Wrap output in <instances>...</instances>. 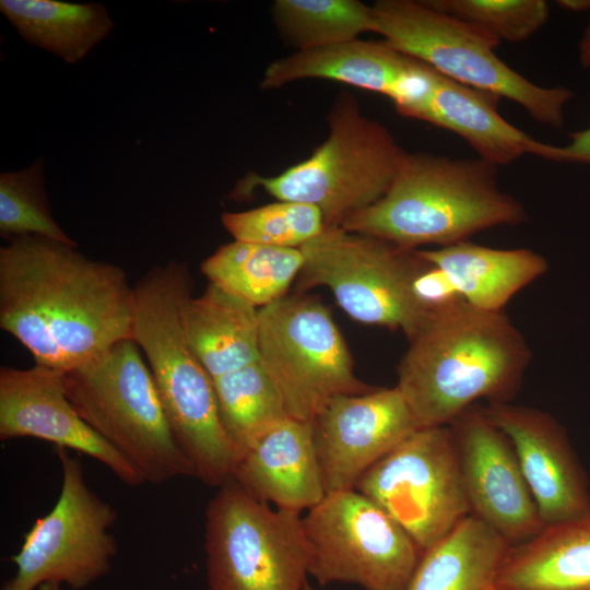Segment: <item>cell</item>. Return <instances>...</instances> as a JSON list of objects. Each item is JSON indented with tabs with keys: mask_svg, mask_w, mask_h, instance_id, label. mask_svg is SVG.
Masks as SVG:
<instances>
[{
	"mask_svg": "<svg viewBox=\"0 0 590 590\" xmlns=\"http://www.w3.org/2000/svg\"><path fill=\"white\" fill-rule=\"evenodd\" d=\"M311 427L327 493L355 488L376 462L418 428L397 387L334 397Z\"/></svg>",
	"mask_w": 590,
	"mask_h": 590,
	"instance_id": "9a60e30c",
	"label": "cell"
},
{
	"mask_svg": "<svg viewBox=\"0 0 590 590\" xmlns=\"http://www.w3.org/2000/svg\"><path fill=\"white\" fill-rule=\"evenodd\" d=\"M299 291L326 286L352 319L400 330L410 339L433 315L420 299L416 282L429 262L374 236L326 226L303 245Z\"/></svg>",
	"mask_w": 590,
	"mask_h": 590,
	"instance_id": "52a82bcc",
	"label": "cell"
},
{
	"mask_svg": "<svg viewBox=\"0 0 590 590\" xmlns=\"http://www.w3.org/2000/svg\"><path fill=\"white\" fill-rule=\"evenodd\" d=\"M37 438L84 453L108 468L123 484L145 483L138 469L76 412L63 373L35 364L0 368V439Z\"/></svg>",
	"mask_w": 590,
	"mask_h": 590,
	"instance_id": "2e32d148",
	"label": "cell"
},
{
	"mask_svg": "<svg viewBox=\"0 0 590 590\" xmlns=\"http://www.w3.org/2000/svg\"><path fill=\"white\" fill-rule=\"evenodd\" d=\"M303 263L299 248L233 240L204 259L201 272L209 283L262 308L287 295Z\"/></svg>",
	"mask_w": 590,
	"mask_h": 590,
	"instance_id": "484cf974",
	"label": "cell"
},
{
	"mask_svg": "<svg viewBox=\"0 0 590 590\" xmlns=\"http://www.w3.org/2000/svg\"><path fill=\"white\" fill-rule=\"evenodd\" d=\"M134 291L118 266L42 236L0 248V327L61 373L132 339Z\"/></svg>",
	"mask_w": 590,
	"mask_h": 590,
	"instance_id": "6da1fadb",
	"label": "cell"
},
{
	"mask_svg": "<svg viewBox=\"0 0 590 590\" xmlns=\"http://www.w3.org/2000/svg\"><path fill=\"white\" fill-rule=\"evenodd\" d=\"M484 408L512 442L544 523L590 516L587 479L558 421L541 409L510 402Z\"/></svg>",
	"mask_w": 590,
	"mask_h": 590,
	"instance_id": "ac0fdd59",
	"label": "cell"
},
{
	"mask_svg": "<svg viewBox=\"0 0 590 590\" xmlns=\"http://www.w3.org/2000/svg\"><path fill=\"white\" fill-rule=\"evenodd\" d=\"M0 11L24 40L68 63L82 60L114 27L99 3L1 0Z\"/></svg>",
	"mask_w": 590,
	"mask_h": 590,
	"instance_id": "d4e9b609",
	"label": "cell"
},
{
	"mask_svg": "<svg viewBox=\"0 0 590 590\" xmlns=\"http://www.w3.org/2000/svg\"><path fill=\"white\" fill-rule=\"evenodd\" d=\"M496 590H590V516L545 524L510 545Z\"/></svg>",
	"mask_w": 590,
	"mask_h": 590,
	"instance_id": "7402d4cb",
	"label": "cell"
},
{
	"mask_svg": "<svg viewBox=\"0 0 590 590\" xmlns=\"http://www.w3.org/2000/svg\"><path fill=\"white\" fill-rule=\"evenodd\" d=\"M57 453L62 472L58 500L25 534L12 557L16 571L2 590H37L45 583L81 590L111 569L117 511L88 486L79 457L63 448Z\"/></svg>",
	"mask_w": 590,
	"mask_h": 590,
	"instance_id": "7c38bea8",
	"label": "cell"
},
{
	"mask_svg": "<svg viewBox=\"0 0 590 590\" xmlns=\"http://www.w3.org/2000/svg\"><path fill=\"white\" fill-rule=\"evenodd\" d=\"M436 72L386 40L357 38L274 60L267 67L260 87L279 88L305 79L332 80L382 94L400 115L410 118L430 92Z\"/></svg>",
	"mask_w": 590,
	"mask_h": 590,
	"instance_id": "e0dca14e",
	"label": "cell"
},
{
	"mask_svg": "<svg viewBox=\"0 0 590 590\" xmlns=\"http://www.w3.org/2000/svg\"><path fill=\"white\" fill-rule=\"evenodd\" d=\"M496 42L520 43L536 33L548 17L544 0H422Z\"/></svg>",
	"mask_w": 590,
	"mask_h": 590,
	"instance_id": "4dcf8cb0",
	"label": "cell"
},
{
	"mask_svg": "<svg viewBox=\"0 0 590 590\" xmlns=\"http://www.w3.org/2000/svg\"><path fill=\"white\" fill-rule=\"evenodd\" d=\"M271 17L281 37L296 51L376 33L373 7L358 0H275Z\"/></svg>",
	"mask_w": 590,
	"mask_h": 590,
	"instance_id": "83f0119b",
	"label": "cell"
},
{
	"mask_svg": "<svg viewBox=\"0 0 590 590\" xmlns=\"http://www.w3.org/2000/svg\"><path fill=\"white\" fill-rule=\"evenodd\" d=\"M185 262L152 268L133 286L132 339L143 351L176 440L200 470L233 453L220 420L213 379L189 347L179 308L192 293Z\"/></svg>",
	"mask_w": 590,
	"mask_h": 590,
	"instance_id": "277c9868",
	"label": "cell"
},
{
	"mask_svg": "<svg viewBox=\"0 0 590 590\" xmlns=\"http://www.w3.org/2000/svg\"><path fill=\"white\" fill-rule=\"evenodd\" d=\"M209 590H304L308 548L302 514L273 508L232 477L204 514Z\"/></svg>",
	"mask_w": 590,
	"mask_h": 590,
	"instance_id": "9c48e42d",
	"label": "cell"
},
{
	"mask_svg": "<svg viewBox=\"0 0 590 590\" xmlns=\"http://www.w3.org/2000/svg\"><path fill=\"white\" fill-rule=\"evenodd\" d=\"M449 427L458 449L471 514L483 520L510 545L536 535L545 523L522 473L508 436L473 404Z\"/></svg>",
	"mask_w": 590,
	"mask_h": 590,
	"instance_id": "5bb4252c",
	"label": "cell"
},
{
	"mask_svg": "<svg viewBox=\"0 0 590 590\" xmlns=\"http://www.w3.org/2000/svg\"><path fill=\"white\" fill-rule=\"evenodd\" d=\"M304 590H316L315 588H312L308 581L306 582L305 587H304Z\"/></svg>",
	"mask_w": 590,
	"mask_h": 590,
	"instance_id": "d590c367",
	"label": "cell"
},
{
	"mask_svg": "<svg viewBox=\"0 0 590 590\" xmlns=\"http://www.w3.org/2000/svg\"><path fill=\"white\" fill-rule=\"evenodd\" d=\"M590 11V9H589ZM578 57L583 68L590 67V19L578 46Z\"/></svg>",
	"mask_w": 590,
	"mask_h": 590,
	"instance_id": "d6a6232c",
	"label": "cell"
},
{
	"mask_svg": "<svg viewBox=\"0 0 590 590\" xmlns=\"http://www.w3.org/2000/svg\"><path fill=\"white\" fill-rule=\"evenodd\" d=\"M569 142L559 146L558 163L590 165V122L588 127L568 134Z\"/></svg>",
	"mask_w": 590,
	"mask_h": 590,
	"instance_id": "1f68e13d",
	"label": "cell"
},
{
	"mask_svg": "<svg viewBox=\"0 0 590 590\" xmlns=\"http://www.w3.org/2000/svg\"><path fill=\"white\" fill-rule=\"evenodd\" d=\"M376 33L397 50L449 79L519 104L539 123L560 128L574 92L538 85L495 54L500 43L422 0H378Z\"/></svg>",
	"mask_w": 590,
	"mask_h": 590,
	"instance_id": "ba28073f",
	"label": "cell"
},
{
	"mask_svg": "<svg viewBox=\"0 0 590 590\" xmlns=\"http://www.w3.org/2000/svg\"><path fill=\"white\" fill-rule=\"evenodd\" d=\"M408 340L396 387L418 428L449 425L480 399L510 402L532 356L504 311L465 300L434 312Z\"/></svg>",
	"mask_w": 590,
	"mask_h": 590,
	"instance_id": "7a4b0ae2",
	"label": "cell"
},
{
	"mask_svg": "<svg viewBox=\"0 0 590 590\" xmlns=\"http://www.w3.org/2000/svg\"><path fill=\"white\" fill-rule=\"evenodd\" d=\"M232 479L255 498L302 514L327 494L311 423L287 417L238 459Z\"/></svg>",
	"mask_w": 590,
	"mask_h": 590,
	"instance_id": "d6986e66",
	"label": "cell"
},
{
	"mask_svg": "<svg viewBox=\"0 0 590 590\" xmlns=\"http://www.w3.org/2000/svg\"><path fill=\"white\" fill-rule=\"evenodd\" d=\"M0 235L8 241L42 236L76 246L52 216L45 190L43 158L23 170L1 173Z\"/></svg>",
	"mask_w": 590,
	"mask_h": 590,
	"instance_id": "f1b7e54d",
	"label": "cell"
},
{
	"mask_svg": "<svg viewBox=\"0 0 590 590\" xmlns=\"http://www.w3.org/2000/svg\"><path fill=\"white\" fill-rule=\"evenodd\" d=\"M259 363L291 418L309 422L332 398L375 390L358 379L347 344L317 298L286 295L259 308Z\"/></svg>",
	"mask_w": 590,
	"mask_h": 590,
	"instance_id": "30bf717a",
	"label": "cell"
},
{
	"mask_svg": "<svg viewBox=\"0 0 590 590\" xmlns=\"http://www.w3.org/2000/svg\"><path fill=\"white\" fill-rule=\"evenodd\" d=\"M308 575L318 583L406 590L422 557L408 532L355 488L328 492L302 515Z\"/></svg>",
	"mask_w": 590,
	"mask_h": 590,
	"instance_id": "8fae6325",
	"label": "cell"
},
{
	"mask_svg": "<svg viewBox=\"0 0 590 590\" xmlns=\"http://www.w3.org/2000/svg\"><path fill=\"white\" fill-rule=\"evenodd\" d=\"M500 98L436 72L429 94L411 118L458 134L479 158L496 167L526 154L558 163V146L535 140L500 116Z\"/></svg>",
	"mask_w": 590,
	"mask_h": 590,
	"instance_id": "ffe728a7",
	"label": "cell"
},
{
	"mask_svg": "<svg viewBox=\"0 0 590 590\" xmlns=\"http://www.w3.org/2000/svg\"><path fill=\"white\" fill-rule=\"evenodd\" d=\"M497 167L481 158L406 152L386 193L345 219V231L418 249L465 241L496 226L527 221L524 206L497 184Z\"/></svg>",
	"mask_w": 590,
	"mask_h": 590,
	"instance_id": "3957f363",
	"label": "cell"
},
{
	"mask_svg": "<svg viewBox=\"0 0 590 590\" xmlns=\"http://www.w3.org/2000/svg\"><path fill=\"white\" fill-rule=\"evenodd\" d=\"M556 3L570 11H583L590 9V0H560Z\"/></svg>",
	"mask_w": 590,
	"mask_h": 590,
	"instance_id": "836d02e7",
	"label": "cell"
},
{
	"mask_svg": "<svg viewBox=\"0 0 590 590\" xmlns=\"http://www.w3.org/2000/svg\"><path fill=\"white\" fill-rule=\"evenodd\" d=\"M420 252L444 271L467 303L487 311H503L548 269L546 259L531 249H497L469 240Z\"/></svg>",
	"mask_w": 590,
	"mask_h": 590,
	"instance_id": "603a6c76",
	"label": "cell"
},
{
	"mask_svg": "<svg viewBox=\"0 0 590 590\" xmlns=\"http://www.w3.org/2000/svg\"><path fill=\"white\" fill-rule=\"evenodd\" d=\"M63 381L80 416L138 469L145 483L194 476L133 339L122 340L92 362L63 373Z\"/></svg>",
	"mask_w": 590,
	"mask_h": 590,
	"instance_id": "8992f818",
	"label": "cell"
},
{
	"mask_svg": "<svg viewBox=\"0 0 590 590\" xmlns=\"http://www.w3.org/2000/svg\"><path fill=\"white\" fill-rule=\"evenodd\" d=\"M213 385L222 426L238 459L263 433L290 417L259 361L213 379Z\"/></svg>",
	"mask_w": 590,
	"mask_h": 590,
	"instance_id": "4316f807",
	"label": "cell"
},
{
	"mask_svg": "<svg viewBox=\"0 0 590 590\" xmlns=\"http://www.w3.org/2000/svg\"><path fill=\"white\" fill-rule=\"evenodd\" d=\"M179 317L186 341L212 379L259 361V308L221 286L184 297Z\"/></svg>",
	"mask_w": 590,
	"mask_h": 590,
	"instance_id": "44dd1931",
	"label": "cell"
},
{
	"mask_svg": "<svg viewBox=\"0 0 590 590\" xmlns=\"http://www.w3.org/2000/svg\"><path fill=\"white\" fill-rule=\"evenodd\" d=\"M355 489L397 521L422 553L471 514L449 425L415 429Z\"/></svg>",
	"mask_w": 590,
	"mask_h": 590,
	"instance_id": "4fadbf2b",
	"label": "cell"
},
{
	"mask_svg": "<svg viewBox=\"0 0 590 590\" xmlns=\"http://www.w3.org/2000/svg\"><path fill=\"white\" fill-rule=\"evenodd\" d=\"M37 590H62V589L60 585L45 583V585H42Z\"/></svg>",
	"mask_w": 590,
	"mask_h": 590,
	"instance_id": "e575fe53",
	"label": "cell"
},
{
	"mask_svg": "<svg viewBox=\"0 0 590 590\" xmlns=\"http://www.w3.org/2000/svg\"><path fill=\"white\" fill-rule=\"evenodd\" d=\"M222 224L234 240L282 248H300L326 227L316 206L281 200L246 211L224 212Z\"/></svg>",
	"mask_w": 590,
	"mask_h": 590,
	"instance_id": "f546056e",
	"label": "cell"
},
{
	"mask_svg": "<svg viewBox=\"0 0 590 590\" xmlns=\"http://www.w3.org/2000/svg\"><path fill=\"white\" fill-rule=\"evenodd\" d=\"M328 138L306 160L276 176L248 173L233 196L256 188L281 201L316 206L326 226L341 223L386 193L406 153L390 130L361 110L355 96L340 93L327 116Z\"/></svg>",
	"mask_w": 590,
	"mask_h": 590,
	"instance_id": "5b68a950",
	"label": "cell"
},
{
	"mask_svg": "<svg viewBox=\"0 0 590 590\" xmlns=\"http://www.w3.org/2000/svg\"><path fill=\"white\" fill-rule=\"evenodd\" d=\"M510 543L470 514L422 554L406 590H496Z\"/></svg>",
	"mask_w": 590,
	"mask_h": 590,
	"instance_id": "cb8c5ba5",
	"label": "cell"
}]
</instances>
